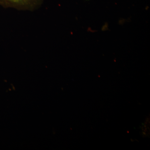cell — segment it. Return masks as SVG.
Masks as SVG:
<instances>
[{"label": "cell", "instance_id": "6da1fadb", "mask_svg": "<svg viewBox=\"0 0 150 150\" xmlns=\"http://www.w3.org/2000/svg\"><path fill=\"white\" fill-rule=\"evenodd\" d=\"M43 1V0H0V6L4 8L32 11L40 7Z\"/></svg>", "mask_w": 150, "mask_h": 150}]
</instances>
